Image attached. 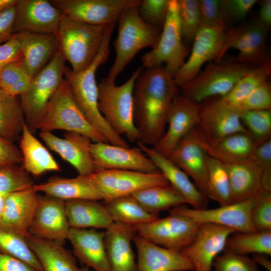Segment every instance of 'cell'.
Wrapping results in <instances>:
<instances>
[{"mask_svg": "<svg viewBox=\"0 0 271 271\" xmlns=\"http://www.w3.org/2000/svg\"><path fill=\"white\" fill-rule=\"evenodd\" d=\"M22 58L20 46L14 35L0 45V72L8 64Z\"/></svg>", "mask_w": 271, "mask_h": 271, "instance_id": "obj_55", "label": "cell"}, {"mask_svg": "<svg viewBox=\"0 0 271 271\" xmlns=\"http://www.w3.org/2000/svg\"><path fill=\"white\" fill-rule=\"evenodd\" d=\"M116 23L108 26L99 51L91 64L82 71L75 72L65 67L64 79L72 96L81 111L89 122L110 144L129 147L124 138L108 125L98 107V85L96 72L107 61L110 53V41Z\"/></svg>", "mask_w": 271, "mask_h": 271, "instance_id": "obj_2", "label": "cell"}, {"mask_svg": "<svg viewBox=\"0 0 271 271\" xmlns=\"http://www.w3.org/2000/svg\"><path fill=\"white\" fill-rule=\"evenodd\" d=\"M139 148L151 159L159 171L164 175L169 184L185 198L187 203L194 209L207 208L208 199L190 180L189 176L165 157L140 141L137 142Z\"/></svg>", "mask_w": 271, "mask_h": 271, "instance_id": "obj_26", "label": "cell"}, {"mask_svg": "<svg viewBox=\"0 0 271 271\" xmlns=\"http://www.w3.org/2000/svg\"><path fill=\"white\" fill-rule=\"evenodd\" d=\"M207 140H217L238 132L249 133L238 110L224 104L220 99L201 105L199 122L195 127Z\"/></svg>", "mask_w": 271, "mask_h": 271, "instance_id": "obj_21", "label": "cell"}, {"mask_svg": "<svg viewBox=\"0 0 271 271\" xmlns=\"http://www.w3.org/2000/svg\"><path fill=\"white\" fill-rule=\"evenodd\" d=\"M30 174L17 164L0 168V193L8 194L33 186Z\"/></svg>", "mask_w": 271, "mask_h": 271, "instance_id": "obj_46", "label": "cell"}, {"mask_svg": "<svg viewBox=\"0 0 271 271\" xmlns=\"http://www.w3.org/2000/svg\"><path fill=\"white\" fill-rule=\"evenodd\" d=\"M271 87L268 81H265L256 87L242 101L238 110H270Z\"/></svg>", "mask_w": 271, "mask_h": 271, "instance_id": "obj_51", "label": "cell"}, {"mask_svg": "<svg viewBox=\"0 0 271 271\" xmlns=\"http://www.w3.org/2000/svg\"><path fill=\"white\" fill-rule=\"evenodd\" d=\"M20 149L14 143L0 136V168L8 165L22 163Z\"/></svg>", "mask_w": 271, "mask_h": 271, "instance_id": "obj_54", "label": "cell"}, {"mask_svg": "<svg viewBox=\"0 0 271 271\" xmlns=\"http://www.w3.org/2000/svg\"><path fill=\"white\" fill-rule=\"evenodd\" d=\"M224 164L229 179L231 203L256 196L262 189V169L250 159Z\"/></svg>", "mask_w": 271, "mask_h": 271, "instance_id": "obj_32", "label": "cell"}, {"mask_svg": "<svg viewBox=\"0 0 271 271\" xmlns=\"http://www.w3.org/2000/svg\"><path fill=\"white\" fill-rule=\"evenodd\" d=\"M270 73V64L252 67L220 100L226 106L238 110L242 101L256 87L267 80Z\"/></svg>", "mask_w": 271, "mask_h": 271, "instance_id": "obj_42", "label": "cell"}, {"mask_svg": "<svg viewBox=\"0 0 271 271\" xmlns=\"http://www.w3.org/2000/svg\"><path fill=\"white\" fill-rule=\"evenodd\" d=\"M15 6L0 13V45L8 41L14 35Z\"/></svg>", "mask_w": 271, "mask_h": 271, "instance_id": "obj_56", "label": "cell"}, {"mask_svg": "<svg viewBox=\"0 0 271 271\" xmlns=\"http://www.w3.org/2000/svg\"><path fill=\"white\" fill-rule=\"evenodd\" d=\"M26 237L43 271H80L74 255L62 245L30 234Z\"/></svg>", "mask_w": 271, "mask_h": 271, "instance_id": "obj_35", "label": "cell"}, {"mask_svg": "<svg viewBox=\"0 0 271 271\" xmlns=\"http://www.w3.org/2000/svg\"><path fill=\"white\" fill-rule=\"evenodd\" d=\"M105 205L115 222L134 226L152 222L159 217L148 212L132 195L105 202Z\"/></svg>", "mask_w": 271, "mask_h": 271, "instance_id": "obj_37", "label": "cell"}, {"mask_svg": "<svg viewBox=\"0 0 271 271\" xmlns=\"http://www.w3.org/2000/svg\"><path fill=\"white\" fill-rule=\"evenodd\" d=\"M178 15L183 39L193 42L201 26L199 0H177Z\"/></svg>", "mask_w": 271, "mask_h": 271, "instance_id": "obj_45", "label": "cell"}, {"mask_svg": "<svg viewBox=\"0 0 271 271\" xmlns=\"http://www.w3.org/2000/svg\"><path fill=\"white\" fill-rule=\"evenodd\" d=\"M250 159L262 169V188L271 191V139L257 145Z\"/></svg>", "mask_w": 271, "mask_h": 271, "instance_id": "obj_50", "label": "cell"}, {"mask_svg": "<svg viewBox=\"0 0 271 271\" xmlns=\"http://www.w3.org/2000/svg\"><path fill=\"white\" fill-rule=\"evenodd\" d=\"M225 32L223 21L201 26L193 41L189 58L174 76L179 88L195 78L205 63L216 59L223 46Z\"/></svg>", "mask_w": 271, "mask_h": 271, "instance_id": "obj_13", "label": "cell"}, {"mask_svg": "<svg viewBox=\"0 0 271 271\" xmlns=\"http://www.w3.org/2000/svg\"><path fill=\"white\" fill-rule=\"evenodd\" d=\"M108 26L89 25L63 15L55 34L57 48L73 71H82L93 61L101 47Z\"/></svg>", "mask_w": 271, "mask_h": 271, "instance_id": "obj_3", "label": "cell"}, {"mask_svg": "<svg viewBox=\"0 0 271 271\" xmlns=\"http://www.w3.org/2000/svg\"><path fill=\"white\" fill-rule=\"evenodd\" d=\"M191 132L208 156L224 164L250 159L257 145L249 133L238 132L211 140L205 139L195 128Z\"/></svg>", "mask_w": 271, "mask_h": 271, "instance_id": "obj_24", "label": "cell"}, {"mask_svg": "<svg viewBox=\"0 0 271 271\" xmlns=\"http://www.w3.org/2000/svg\"><path fill=\"white\" fill-rule=\"evenodd\" d=\"M19 145L22 156V167L29 174L38 177L47 172L60 171L58 163L26 123L20 135Z\"/></svg>", "mask_w": 271, "mask_h": 271, "instance_id": "obj_34", "label": "cell"}, {"mask_svg": "<svg viewBox=\"0 0 271 271\" xmlns=\"http://www.w3.org/2000/svg\"><path fill=\"white\" fill-rule=\"evenodd\" d=\"M15 8L14 34L28 32L56 34L62 12L47 0H18Z\"/></svg>", "mask_w": 271, "mask_h": 271, "instance_id": "obj_20", "label": "cell"}, {"mask_svg": "<svg viewBox=\"0 0 271 271\" xmlns=\"http://www.w3.org/2000/svg\"><path fill=\"white\" fill-rule=\"evenodd\" d=\"M32 80L22 64V58L10 63L0 72V87L14 97L26 93Z\"/></svg>", "mask_w": 271, "mask_h": 271, "instance_id": "obj_43", "label": "cell"}, {"mask_svg": "<svg viewBox=\"0 0 271 271\" xmlns=\"http://www.w3.org/2000/svg\"><path fill=\"white\" fill-rule=\"evenodd\" d=\"M241 121L256 145L270 139V110H241Z\"/></svg>", "mask_w": 271, "mask_h": 271, "instance_id": "obj_44", "label": "cell"}, {"mask_svg": "<svg viewBox=\"0 0 271 271\" xmlns=\"http://www.w3.org/2000/svg\"><path fill=\"white\" fill-rule=\"evenodd\" d=\"M0 271H37L25 262L0 252Z\"/></svg>", "mask_w": 271, "mask_h": 271, "instance_id": "obj_57", "label": "cell"}, {"mask_svg": "<svg viewBox=\"0 0 271 271\" xmlns=\"http://www.w3.org/2000/svg\"><path fill=\"white\" fill-rule=\"evenodd\" d=\"M90 151L96 170L160 172L153 161L139 148L124 147L107 142H91Z\"/></svg>", "mask_w": 271, "mask_h": 271, "instance_id": "obj_17", "label": "cell"}, {"mask_svg": "<svg viewBox=\"0 0 271 271\" xmlns=\"http://www.w3.org/2000/svg\"><path fill=\"white\" fill-rule=\"evenodd\" d=\"M105 232L94 228H71L68 239L75 258L95 271H110L104 242Z\"/></svg>", "mask_w": 271, "mask_h": 271, "instance_id": "obj_25", "label": "cell"}, {"mask_svg": "<svg viewBox=\"0 0 271 271\" xmlns=\"http://www.w3.org/2000/svg\"><path fill=\"white\" fill-rule=\"evenodd\" d=\"M70 229L65 201L46 195L39 196L29 233L63 245Z\"/></svg>", "mask_w": 271, "mask_h": 271, "instance_id": "obj_18", "label": "cell"}, {"mask_svg": "<svg viewBox=\"0 0 271 271\" xmlns=\"http://www.w3.org/2000/svg\"><path fill=\"white\" fill-rule=\"evenodd\" d=\"M208 173L205 195L220 206L231 204L230 182L224 163L208 156Z\"/></svg>", "mask_w": 271, "mask_h": 271, "instance_id": "obj_40", "label": "cell"}, {"mask_svg": "<svg viewBox=\"0 0 271 271\" xmlns=\"http://www.w3.org/2000/svg\"><path fill=\"white\" fill-rule=\"evenodd\" d=\"M38 192L64 201L87 199L102 200V196L89 176L78 175L72 178L54 177L39 184H34Z\"/></svg>", "mask_w": 271, "mask_h": 271, "instance_id": "obj_31", "label": "cell"}, {"mask_svg": "<svg viewBox=\"0 0 271 271\" xmlns=\"http://www.w3.org/2000/svg\"><path fill=\"white\" fill-rule=\"evenodd\" d=\"M143 70L142 66L139 67L120 85L108 81L106 78L97 84L101 114L114 131L133 142L140 139L134 122L133 92L136 80Z\"/></svg>", "mask_w": 271, "mask_h": 271, "instance_id": "obj_5", "label": "cell"}, {"mask_svg": "<svg viewBox=\"0 0 271 271\" xmlns=\"http://www.w3.org/2000/svg\"><path fill=\"white\" fill-rule=\"evenodd\" d=\"M256 0H221V12L226 20L239 21L244 19L257 3Z\"/></svg>", "mask_w": 271, "mask_h": 271, "instance_id": "obj_52", "label": "cell"}, {"mask_svg": "<svg viewBox=\"0 0 271 271\" xmlns=\"http://www.w3.org/2000/svg\"><path fill=\"white\" fill-rule=\"evenodd\" d=\"M141 0H51L64 15L95 26L116 23L123 11Z\"/></svg>", "mask_w": 271, "mask_h": 271, "instance_id": "obj_14", "label": "cell"}, {"mask_svg": "<svg viewBox=\"0 0 271 271\" xmlns=\"http://www.w3.org/2000/svg\"><path fill=\"white\" fill-rule=\"evenodd\" d=\"M39 136L50 150L71 164L78 175L88 176L96 170L90 151L92 142L88 137L66 132L62 138L46 131H40Z\"/></svg>", "mask_w": 271, "mask_h": 271, "instance_id": "obj_22", "label": "cell"}, {"mask_svg": "<svg viewBox=\"0 0 271 271\" xmlns=\"http://www.w3.org/2000/svg\"><path fill=\"white\" fill-rule=\"evenodd\" d=\"M137 271H192L191 261L182 251L165 248L136 234Z\"/></svg>", "mask_w": 271, "mask_h": 271, "instance_id": "obj_23", "label": "cell"}, {"mask_svg": "<svg viewBox=\"0 0 271 271\" xmlns=\"http://www.w3.org/2000/svg\"><path fill=\"white\" fill-rule=\"evenodd\" d=\"M179 87L165 67L146 68L133 88L134 122L145 145L154 147L166 129L167 114Z\"/></svg>", "mask_w": 271, "mask_h": 271, "instance_id": "obj_1", "label": "cell"}, {"mask_svg": "<svg viewBox=\"0 0 271 271\" xmlns=\"http://www.w3.org/2000/svg\"><path fill=\"white\" fill-rule=\"evenodd\" d=\"M199 13L201 26L223 21L221 0H199Z\"/></svg>", "mask_w": 271, "mask_h": 271, "instance_id": "obj_53", "label": "cell"}, {"mask_svg": "<svg viewBox=\"0 0 271 271\" xmlns=\"http://www.w3.org/2000/svg\"><path fill=\"white\" fill-rule=\"evenodd\" d=\"M211 271H261L255 261L247 255L225 249L214 259Z\"/></svg>", "mask_w": 271, "mask_h": 271, "instance_id": "obj_47", "label": "cell"}, {"mask_svg": "<svg viewBox=\"0 0 271 271\" xmlns=\"http://www.w3.org/2000/svg\"><path fill=\"white\" fill-rule=\"evenodd\" d=\"M139 4L125 9L117 21L118 34L113 42L115 60L106 77L109 82H115L139 51L148 47L153 48L159 39L162 29L143 21L138 12Z\"/></svg>", "mask_w": 271, "mask_h": 271, "instance_id": "obj_4", "label": "cell"}, {"mask_svg": "<svg viewBox=\"0 0 271 271\" xmlns=\"http://www.w3.org/2000/svg\"><path fill=\"white\" fill-rule=\"evenodd\" d=\"M177 0H170L166 19L156 45L142 57V66L150 68L166 64L174 76L183 66L188 49L183 41Z\"/></svg>", "mask_w": 271, "mask_h": 271, "instance_id": "obj_8", "label": "cell"}, {"mask_svg": "<svg viewBox=\"0 0 271 271\" xmlns=\"http://www.w3.org/2000/svg\"><path fill=\"white\" fill-rule=\"evenodd\" d=\"M6 195L7 194L0 193V219L3 213Z\"/></svg>", "mask_w": 271, "mask_h": 271, "instance_id": "obj_61", "label": "cell"}, {"mask_svg": "<svg viewBox=\"0 0 271 271\" xmlns=\"http://www.w3.org/2000/svg\"><path fill=\"white\" fill-rule=\"evenodd\" d=\"M88 176L104 202L132 195L148 187L170 185L161 172L145 173L129 170H100Z\"/></svg>", "mask_w": 271, "mask_h": 271, "instance_id": "obj_12", "label": "cell"}, {"mask_svg": "<svg viewBox=\"0 0 271 271\" xmlns=\"http://www.w3.org/2000/svg\"><path fill=\"white\" fill-rule=\"evenodd\" d=\"M267 30L271 27V1L264 0L262 2L259 11V19L257 21Z\"/></svg>", "mask_w": 271, "mask_h": 271, "instance_id": "obj_58", "label": "cell"}, {"mask_svg": "<svg viewBox=\"0 0 271 271\" xmlns=\"http://www.w3.org/2000/svg\"><path fill=\"white\" fill-rule=\"evenodd\" d=\"M25 123L20 99L0 87V136L14 143L21 135Z\"/></svg>", "mask_w": 271, "mask_h": 271, "instance_id": "obj_38", "label": "cell"}, {"mask_svg": "<svg viewBox=\"0 0 271 271\" xmlns=\"http://www.w3.org/2000/svg\"><path fill=\"white\" fill-rule=\"evenodd\" d=\"M18 41L22 64L33 78L51 60L58 50L53 34L21 32L14 34Z\"/></svg>", "mask_w": 271, "mask_h": 271, "instance_id": "obj_29", "label": "cell"}, {"mask_svg": "<svg viewBox=\"0 0 271 271\" xmlns=\"http://www.w3.org/2000/svg\"><path fill=\"white\" fill-rule=\"evenodd\" d=\"M26 235L0 222V252L25 262L37 271H43L30 247Z\"/></svg>", "mask_w": 271, "mask_h": 271, "instance_id": "obj_39", "label": "cell"}, {"mask_svg": "<svg viewBox=\"0 0 271 271\" xmlns=\"http://www.w3.org/2000/svg\"><path fill=\"white\" fill-rule=\"evenodd\" d=\"M65 210L71 228L107 229L114 222L105 204L98 200L66 201Z\"/></svg>", "mask_w": 271, "mask_h": 271, "instance_id": "obj_33", "label": "cell"}, {"mask_svg": "<svg viewBox=\"0 0 271 271\" xmlns=\"http://www.w3.org/2000/svg\"><path fill=\"white\" fill-rule=\"evenodd\" d=\"M235 232L217 224H200L196 238L182 251L193 264L192 271H211L215 258L224 251L228 238Z\"/></svg>", "mask_w": 271, "mask_h": 271, "instance_id": "obj_19", "label": "cell"}, {"mask_svg": "<svg viewBox=\"0 0 271 271\" xmlns=\"http://www.w3.org/2000/svg\"><path fill=\"white\" fill-rule=\"evenodd\" d=\"M251 220L256 231H271V191L262 189L255 196Z\"/></svg>", "mask_w": 271, "mask_h": 271, "instance_id": "obj_48", "label": "cell"}, {"mask_svg": "<svg viewBox=\"0 0 271 271\" xmlns=\"http://www.w3.org/2000/svg\"><path fill=\"white\" fill-rule=\"evenodd\" d=\"M267 31L258 21L245 22L226 31L216 62H220L227 51L234 48L238 51L235 62L251 67L270 64L266 49Z\"/></svg>", "mask_w": 271, "mask_h": 271, "instance_id": "obj_10", "label": "cell"}, {"mask_svg": "<svg viewBox=\"0 0 271 271\" xmlns=\"http://www.w3.org/2000/svg\"><path fill=\"white\" fill-rule=\"evenodd\" d=\"M39 202V195L33 186L7 194L0 222L25 235L29 234Z\"/></svg>", "mask_w": 271, "mask_h": 271, "instance_id": "obj_30", "label": "cell"}, {"mask_svg": "<svg viewBox=\"0 0 271 271\" xmlns=\"http://www.w3.org/2000/svg\"><path fill=\"white\" fill-rule=\"evenodd\" d=\"M225 249L241 255L262 253L270 256L271 231L235 232L228 238Z\"/></svg>", "mask_w": 271, "mask_h": 271, "instance_id": "obj_41", "label": "cell"}, {"mask_svg": "<svg viewBox=\"0 0 271 271\" xmlns=\"http://www.w3.org/2000/svg\"><path fill=\"white\" fill-rule=\"evenodd\" d=\"M134 226L137 234L149 241L166 248L183 251L196 238L200 224L187 216L170 213Z\"/></svg>", "mask_w": 271, "mask_h": 271, "instance_id": "obj_11", "label": "cell"}, {"mask_svg": "<svg viewBox=\"0 0 271 271\" xmlns=\"http://www.w3.org/2000/svg\"><path fill=\"white\" fill-rule=\"evenodd\" d=\"M137 234L133 225L115 222L106 229L104 242L110 271H137L131 246Z\"/></svg>", "mask_w": 271, "mask_h": 271, "instance_id": "obj_27", "label": "cell"}, {"mask_svg": "<svg viewBox=\"0 0 271 271\" xmlns=\"http://www.w3.org/2000/svg\"><path fill=\"white\" fill-rule=\"evenodd\" d=\"M200 106L182 95H177L167 114V129L153 149L168 158L181 140L198 125Z\"/></svg>", "mask_w": 271, "mask_h": 271, "instance_id": "obj_15", "label": "cell"}, {"mask_svg": "<svg viewBox=\"0 0 271 271\" xmlns=\"http://www.w3.org/2000/svg\"><path fill=\"white\" fill-rule=\"evenodd\" d=\"M252 67L234 61L210 64L181 88L182 95L198 104L211 97H223Z\"/></svg>", "mask_w": 271, "mask_h": 271, "instance_id": "obj_9", "label": "cell"}, {"mask_svg": "<svg viewBox=\"0 0 271 271\" xmlns=\"http://www.w3.org/2000/svg\"><path fill=\"white\" fill-rule=\"evenodd\" d=\"M80 271H90L89 268L86 267V266H83L81 268H80Z\"/></svg>", "mask_w": 271, "mask_h": 271, "instance_id": "obj_62", "label": "cell"}, {"mask_svg": "<svg viewBox=\"0 0 271 271\" xmlns=\"http://www.w3.org/2000/svg\"><path fill=\"white\" fill-rule=\"evenodd\" d=\"M170 0H141L138 12L143 21L150 26L162 29L165 23Z\"/></svg>", "mask_w": 271, "mask_h": 271, "instance_id": "obj_49", "label": "cell"}, {"mask_svg": "<svg viewBox=\"0 0 271 271\" xmlns=\"http://www.w3.org/2000/svg\"><path fill=\"white\" fill-rule=\"evenodd\" d=\"M65 62L57 50L49 62L32 78L28 91L20 96L25 123L34 134L50 100L64 80Z\"/></svg>", "mask_w": 271, "mask_h": 271, "instance_id": "obj_6", "label": "cell"}, {"mask_svg": "<svg viewBox=\"0 0 271 271\" xmlns=\"http://www.w3.org/2000/svg\"><path fill=\"white\" fill-rule=\"evenodd\" d=\"M18 0H0V13L16 6Z\"/></svg>", "mask_w": 271, "mask_h": 271, "instance_id": "obj_60", "label": "cell"}, {"mask_svg": "<svg viewBox=\"0 0 271 271\" xmlns=\"http://www.w3.org/2000/svg\"><path fill=\"white\" fill-rule=\"evenodd\" d=\"M255 196L242 201L213 209H196L177 206L170 211L187 216L199 224L212 223L234 229L236 232L256 231L251 220V212Z\"/></svg>", "mask_w": 271, "mask_h": 271, "instance_id": "obj_16", "label": "cell"}, {"mask_svg": "<svg viewBox=\"0 0 271 271\" xmlns=\"http://www.w3.org/2000/svg\"><path fill=\"white\" fill-rule=\"evenodd\" d=\"M252 259L256 264L262 266L267 271H271V261L268 255L262 253L252 254Z\"/></svg>", "mask_w": 271, "mask_h": 271, "instance_id": "obj_59", "label": "cell"}, {"mask_svg": "<svg viewBox=\"0 0 271 271\" xmlns=\"http://www.w3.org/2000/svg\"><path fill=\"white\" fill-rule=\"evenodd\" d=\"M208 155L191 131L177 145L168 158L191 177L205 195L208 173Z\"/></svg>", "mask_w": 271, "mask_h": 271, "instance_id": "obj_28", "label": "cell"}, {"mask_svg": "<svg viewBox=\"0 0 271 271\" xmlns=\"http://www.w3.org/2000/svg\"><path fill=\"white\" fill-rule=\"evenodd\" d=\"M132 196L148 212L157 216L163 211L187 203L183 196L170 185L148 187Z\"/></svg>", "mask_w": 271, "mask_h": 271, "instance_id": "obj_36", "label": "cell"}, {"mask_svg": "<svg viewBox=\"0 0 271 271\" xmlns=\"http://www.w3.org/2000/svg\"><path fill=\"white\" fill-rule=\"evenodd\" d=\"M38 129L50 132L63 130L85 136L93 143L107 142L85 117L65 79L50 100Z\"/></svg>", "mask_w": 271, "mask_h": 271, "instance_id": "obj_7", "label": "cell"}]
</instances>
